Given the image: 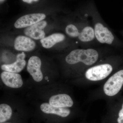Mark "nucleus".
I'll return each instance as SVG.
<instances>
[{
  "mask_svg": "<svg viewBox=\"0 0 123 123\" xmlns=\"http://www.w3.org/2000/svg\"><path fill=\"white\" fill-rule=\"evenodd\" d=\"M42 61L38 56H32L28 62L27 70L35 81H42L43 75L41 70Z\"/></svg>",
  "mask_w": 123,
  "mask_h": 123,
  "instance_id": "obj_4",
  "label": "nucleus"
},
{
  "mask_svg": "<svg viewBox=\"0 0 123 123\" xmlns=\"http://www.w3.org/2000/svg\"><path fill=\"white\" fill-rule=\"evenodd\" d=\"M123 85V70H121L115 73L107 81L104 86V92L107 96H115L119 92Z\"/></svg>",
  "mask_w": 123,
  "mask_h": 123,
  "instance_id": "obj_3",
  "label": "nucleus"
},
{
  "mask_svg": "<svg viewBox=\"0 0 123 123\" xmlns=\"http://www.w3.org/2000/svg\"><path fill=\"white\" fill-rule=\"evenodd\" d=\"M47 25V22L43 20L26 27L24 30V34L34 39H42L45 37V34L43 30Z\"/></svg>",
  "mask_w": 123,
  "mask_h": 123,
  "instance_id": "obj_8",
  "label": "nucleus"
},
{
  "mask_svg": "<svg viewBox=\"0 0 123 123\" xmlns=\"http://www.w3.org/2000/svg\"><path fill=\"white\" fill-rule=\"evenodd\" d=\"M46 17L43 13H33L23 16L15 22L14 26L17 29L26 28L43 21Z\"/></svg>",
  "mask_w": 123,
  "mask_h": 123,
  "instance_id": "obj_5",
  "label": "nucleus"
},
{
  "mask_svg": "<svg viewBox=\"0 0 123 123\" xmlns=\"http://www.w3.org/2000/svg\"><path fill=\"white\" fill-rule=\"evenodd\" d=\"M95 36L98 41L102 43L111 44L114 37L111 31L102 23H97L94 26Z\"/></svg>",
  "mask_w": 123,
  "mask_h": 123,
  "instance_id": "obj_6",
  "label": "nucleus"
},
{
  "mask_svg": "<svg viewBox=\"0 0 123 123\" xmlns=\"http://www.w3.org/2000/svg\"><path fill=\"white\" fill-rule=\"evenodd\" d=\"M119 117L117 119L118 123H123V103L122 108L119 112Z\"/></svg>",
  "mask_w": 123,
  "mask_h": 123,
  "instance_id": "obj_17",
  "label": "nucleus"
},
{
  "mask_svg": "<svg viewBox=\"0 0 123 123\" xmlns=\"http://www.w3.org/2000/svg\"><path fill=\"white\" fill-rule=\"evenodd\" d=\"M0 77L5 85L10 88H21L23 85L21 76L18 73L4 71L1 73Z\"/></svg>",
  "mask_w": 123,
  "mask_h": 123,
  "instance_id": "obj_7",
  "label": "nucleus"
},
{
  "mask_svg": "<svg viewBox=\"0 0 123 123\" xmlns=\"http://www.w3.org/2000/svg\"></svg>",
  "mask_w": 123,
  "mask_h": 123,
  "instance_id": "obj_19",
  "label": "nucleus"
},
{
  "mask_svg": "<svg viewBox=\"0 0 123 123\" xmlns=\"http://www.w3.org/2000/svg\"><path fill=\"white\" fill-rule=\"evenodd\" d=\"M12 115V110L10 106L6 104L0 105V123H4L8 120Z\"/></svg>",
  "mask_w": 123,
  "mask_h": 123,
  "instance_id": "obj_15",
  "label": "nucleus"
},
{
  "mask_svg": "<svg viewBox=\"0 0 123 123\" xmlns=\"http://www.w3.org/2000/svg\"><path fill=\"white\" fill-rule=\"evenodd\" d=\"M40 110L44 113L53 114L62 117H66L70 114V111L67 108L55 107L49 103H44L40 106Z\"/></svg>",
  "mask_w": 123,
  "mask_h": 123,
  "instance_id": "obj_11",
  "label": "nucleus"
},
{
  "mask_svg": "<svg viewBox=\"0 0 123 123\" xmlns=\"http://www.w3.org/2000/svg\"><path fill=\"white\" fill-rule=\"evenodd\" d=\"M26 64L24 60L17 58V60L13 63L2 65L1 66L2 70L10 72L18 73L23 70Z\"/></svg>",
  "mask_w": 123,
  "mask_h": 123,
  "instance_id": "obj_13",
  "label": "nucleus"
},
{
  "mask_svg": "<svg viewBox=\"0 0 123 123\" xmlns=\"http://www.w3.org/2000/svg\"><path fill=\"white\" fill-rule=\"evenodd\" d=\"M65 36L61 33H55L40 39V42L44 48L49 49L53 47L55 44L63 41Z\"/></svg>",
  "mask_w": 123,
  "mask_h": 123,
  "instance_id": "obj_12",
  "label": "nucleus"
},
{
  "mask_svg": "<svg viewBox=\"0 0 123 123\" xmlns=\"http://www.w3.org/2000/svg\"><path fill=\"white\" fill-rule=\"evenodd\" d=\"M113 68L108 63L101 64L93 66L86 71L85 77L91 81L101 80L107 77L112 72Z\"/></svg>",
  "mask_w": 123,
  "mask_h": 123,
  "instance_id": "obj_2",
  "label": "nucleus"
},
{
  "mask_svg": "<svg viewBox=\"0 0 123 123\" xmlns=\"http://www.w3.org/2000/svg\"><path fill=\"white\" fill-rule=\"evenodd\" d=\"M99 54L93 49H77L72 51L65 58L67 63L70 65L82 63L86 66H90L98 60Z\"/></svg>",
  "mask_w": 123,
  "mask_h": 123,
  "instance_id": "obj_1",
  "label": "nucleus"
},
{
  "mask_svg": "<svg viewBox=\"0 0 123 123\" xmlns=\"http://www.w3.org/2000/svg\"><path fill=\"white\" fill-rule=\"evenodd\" d=\"M65 31L69 36L73 38L78 37L79 32L77 28L73 24H70L66 27Z\"/></svg>",
  "mask_w": 123,
  "mask_h": 123,
  "instance_id": "obj_16",
  "label": "nucleus"
},
{
  "mask_svg": "<svg viewBox=\"0 0 123 123\" xmlns=\"http://www.w3.org/2000/svg\"><path fill=\"white\" fill-rule=\"evenodd\" d=\"M25 57V55L24 52H22L21 53L18 54L17 56V58L21 59L24 60Z\"/></svg>",
  "mask_w": 123,
  "mask_h": 123,
  "instance_id": "obj_18",
  "label": "nucleus"
},
{
  "mask_svg": "<svg viewBox=\"0 0 123 123\" xmlns=\"http://www.w3.org/2000/svg\"><path fill=\"white\" fill-rule=\"evenodd\" d=\"M95 33L94 29L91 27L86 26L79 32L78 38L80 41L82 42H91L94 39Z\"/></svg>",
  "mask_w": 123,
  "mask_h": 123,
  "instance_id": "obj_14",
  "label": "nucleus"
},
{
  "mask_svg": "<svg viewBox=\"0 0 123 123\" xmlns=\"http://www.w3.org/2000/svg\"><path fill=\"white\" fill-rule=\"evenodd\" d=\"M49 103L55 107H70L73 105V101L70 96L65 94L53 95L50 98Z\"/></svg>",
  "mask_w": 123,
  "mask_h": 123,
  "instance_id": "obj_10",
  "label": "nucleus"
},
{
  "mask_svg": "<svg viewBox=\"0 0 123 123\" xmlns=\"http://www.w3.org/2000/svg\"><path fill=\"white\" fill-rule=\"evenodd\" d=\"M35 47V42L31 38L26 36H18L14 41V48L17 50L30 51L34 50Z\"/></svg>",
  "mask_w": 123,
  "mask_h": 123,
  "instance_id": "obj_9",
  "label": "nucleus"
}]
</instances>
